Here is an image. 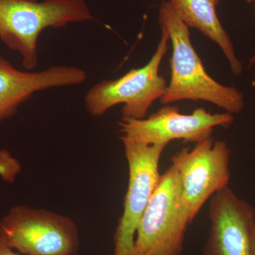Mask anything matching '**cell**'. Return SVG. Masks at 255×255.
<instances>
[{
  "label": "cell",
  "mask_w": 255,
  "mask_h": 255,
  "mask_svg": "<svg viewBox=\"0 0 255 255\" xmlns=\"http://www.w3.org/2000/svg\"><path fill=\"white\" fill-rule=\"evenodd\" d=\"M159 23L168 33L172 47L170 82L161 103L201 100L211 102L232 115L241 113L245 107L244 95L238 89L225 86L210 76L191 43L189 28L169 1L160 5Z\"/></svg>",
  "instance_id": "obj_1"
},
{
  "label": "cell",
  "mask_w": 255,
  "mask_h": 255,
  "mask_svg": "<svg viewBox=\"0 0 255 255\" xmlns=\"http://www.w3.org/2000/svg\"><path fill=\"white\" fill-rule=\"evenodd\" d=\"M93 19L85 0H0V40L19 53L24 68L33 70L43 31Z\"/></svg>",
  "instance_id": "obj_2"
},
{
  "label": "cell",
  "mask_w": 255,
  "mask_h": 255,
  "mask_svg": "<svg viewBox=\"0 0 255 255\" xmlns=\"http://www.w3.org/2000/svg\"><path fill=\"white\" fill-rule=\"evenodd\" d=\"M191 222L180 177L177 169L171 165L161 174L157 189L137 226L134 253L180 255Z\"/></svg>",
  "instance_id": "obj_3"
},
{
  "label": "cell",
  "mask_w": 255,
  "mask_h": 255,
  "mask_svg": "<svg viewBox=\"0 0 255 255\" xmlns=\"http://www.w3.org/2000/svg\"><path fill=\"white\" fill-rule=\"evenodd\" d=\"M161 30L157 49L145 66L132 69L117 80H103L87 92L85 105L90 115L101 117L122 104V118L144 119L153 102L163 97L167 85L159 70L168 50L169 38L167 31Z\"/></svg>",
  "instance_id": "obj_4"
},
{
  "label": "cell",
  "mask_w": 255,
  "mask_h": 255,
  "mask_svg": "<svg viewBox=\"0 0 255 255\" xmlns=\"http://www.w3.org/2000/svg\"><path fill=\"white\" fill-rule=\"evenodd\" d=\"M0 240L26 255H77L80 233L69 216L17 205L0 220Z\"/></svg>",
  "instance_id": "obj_5"
},
{
  "label": "cell",
  "mask_w": 255,
  "mask_h": 255,
  "mask_svg": "<svg viewBox=\"0 0 255 255\" xmlns=\"http://www.w3.org/2000/svg\"><path fill=\"white\" fill-rule=\"evenodd\" d=\"M128 167L123 214L114 235V255L134 253L137 226L160 179L159 164L167 145H149L120 137Z\"/></svg>",
  "instance_id": "obj_6"
},
{
  "label": "cell",
  "mask_w": 255,
  "mask_h": 255,
  "mask_svg": "<svg viewBox=\"0 0 255 255\" xmlns=\"http://www.w3.org/2000/svg\"><path fill=\"white\" fill-rule=\"evenodd\" d=\"M231 149L226 142L212 137L184 148L171 158L179 173L183 196L191 221L216 192L231 180Z\"/></svg>",
  "instance_id": "obj_7"
},
{
  "label": "cell",
  "mask_w": 255,
  "mask_h": 255,
  "mask_svg": "<svg viewBox=\"0 0 255 255\" xmlns=\"http://www.w3.org/2000/svg\"><path fill=\"white\" fill-rule=\"evenodd\" d=\"M232 114H212L203 108L183 114L173 106H165L142 119L122 118L119 122L122 136L149 145H168L174 140L200 142L211 138L215 127H229Z\"/></svg>",
  "instance_id": "obj_8"
},
{
  "label": "cell",
  "mask_w": 255,
  "mask_h": 255,
  "mask_svg": "<svg viewBox=\"0 0 255 255\" xmlns=\"http://www.w3.org/2000/svg\"><path fill=\"white\" fill-rule=\"evenodd\" d=\"M209 237L203 255H253L255 209L229 187L209 199Z\"/></svg>",
  "instance_id": "obj_9"
},
{
  "label": "cell",
  "mask_w": 255,
  "mask_h": 255,
  "mask_svg": "<svg viewBox=\"0 0 255 255\" xmlns=\"http://www.w3.org/2000/svg\"><path fill=\"white\" fill-rule=\"evenodd\" d=\"M87 80L85 70L73 66L50 67L40 72H23L0 53V124L16 114L36 92L73 86Z\"/></svg>",
  "instance_id": "obj_10"
},
{
  "label": "cell",
  "mask_w": 255,
  "mask_h": 255,
  "mask_svg": "<svg viewBox=\"0 0 255 255\" xmlns=\"http://www.w3.org/2000/svg\"><path fill=\"white\" fill-rule=\"evenodd\" d=\"M220 0H169L179 17L189 28L199 30L204 36L219 45L236 76L243 71L231 37L224 29L216 11Z\"/></svg>",
  "instance_id": "obj_11"
},
{
  "label": "cell",
  "mask_w": 255,
  "mask_h": 255,
  "mask_svg": "<svg viewBox=\"0 0 255 255\" xmlns=\"http://www.w3.org/2000/svg\"><path fill=\"white\" fill-rule=\"evenodd\" d=\"M12 163L6 156L0 155V176L6 180L12 173Z\"/></svg>",
  "instance_id": "obj_12"
},
{
  "label": "cell",
  "mask_w": 255,
  "mask_h": 255,
  "mask_svg": "<svg viewBox=\"0 0 255 255\" xmlns=\"http://www.w3.org/2000/svg\"><path fill=\"white\" fill-rule=\"evenodd\" d=\"M0 255H18L15 253L14 249L10 248L7 245L5 244L4 242L0 240Z\"/></svg>",
  "instance_id": "obj_13"
},
{
  "label": "cell",
  "mask_w": 255,
  "mask_h": 255,
  "mask_svg": "<svg viewBox=\"0 0 255 255\" xmlns=\"http://www.w3.org/2000/svg\"><path fill=\"white\" fill-rule=\"evenodd\" d=\"M253 255H255V224L253 228Z\"/></svg>",
  "instance_id": "obj_14"
},
{
  "label": "cell",
  "mask_w": 255,
  "mask_h": 255,
  "mask_svg": "<svg viewBox=\"0 0 255 255\" xmlns=\"http://www.w3.org/2000/svg\"><path fill=\"white\" fill-rule=\"evenodd\" d=\"M250 67L254 66L255 68V54L253 55V56L252 57L251 60H250Z\"/></svg>",
  "instance_id": "obj_15"
},
{
  "label": "cell",
  "mask_w": 255,
  "mask_h": 255,
  "mask_svg": "<svg viewBox=\"0 0 255 255\" xmlns=\"http://www.w3.org/2000/svg\"><path fill=\"white\" fill-rule=\"evenodd\" d=\"M129 255H142L138 254V253H132V254H130Z\"/></svg>",
  "instance_id": "obj_16"
}]
</instances>
